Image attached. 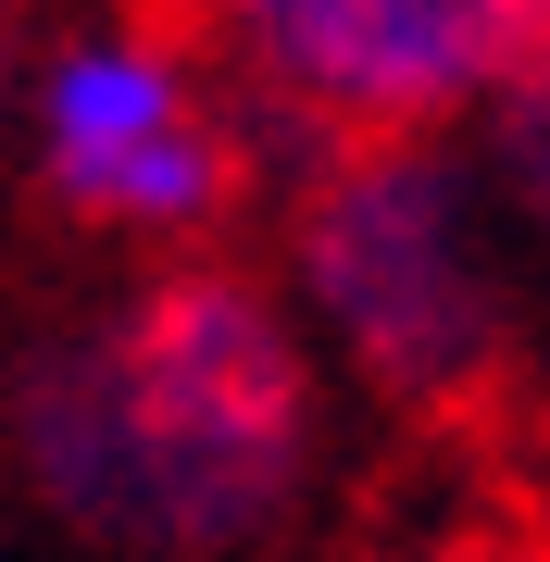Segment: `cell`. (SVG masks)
I'll list each match as a JSON object with an SVG mask.
<instances>
[{"label": "cell", "mask_w": 550, "mask_h": 562, "mask_svg": "<svg viewBox=\"0 0 550 562\" xmlns=\"http://www.w3.org/2000/svg\"><path fill=\"white\" fill-rule=\"evenodd\" d=\"M475 176H489L501 238H526L550 262V38L489 88V113H475Z\"/></svg>", "instance_id": "5"}, {"label": "cell", "mask_w": 550, "mask_h": 562, "mask_svg": "<svg viewBox=\"0 0 550 562\" xmlns=\"http://www.w3.org/2000/svg\"><path fill=\"white\" fill-rule=\"evenodd\" d=\"M188 38L250 125L350 150L463 138L489 88L550 38V0H188Z\"/></svg>", "instance_id": "4"}, {"label": "cell", "mask_w": 550, "mask_h": 562, "mask_svg": "<svg viewBox=\"0 0 550 562\" xmlns=\"http://www.w3.org/2000/svg\"><path fill=\"white\" fill-rule=\"evenodd\" d=\"M338 387L250 262H138L0 362V487L113 562H250L326 487Z\"/></svg>", "instance_id": "1"}, {"label": "cell", "mask_w": 550, "mask_h": 562, "mask_svg": "<svg viewBox=\"0 0 550 562\" xmlns=\"http://www.w3.org/2000/svg\"><path fill=\"white\" fill-rule=\"evenodd\" d=\"M25 50H38V0H0V138H13V88H25Z\"/></svg>", "instance_id": "6"}, {"label": "cell", "mask_w": 550, "mask_h": 562, "mask_svg": "<svg viewBox=\"0 0 550 562\" xmlns=\"http://www.w3.org/2000/svg\"><path fill=\"white\" fill-rule=\"evenodd\" d=\"M263 288L326 387H363L388 413H463L513 350V238L463 138L301 150Z\"/></svg>", "instance_id": "2"}, {"label": "cell", "mask_w": 550, "mask_h": 562, "mask_svg": "<svg viewBox=\"0 0 550 562\" xmlns=\"http://www.w3.org/2000/svg\"><path fill=\"white\" fill-rule=\"evenodd\" d=\"M413 562H501V550H475V538H450V550H413Z\"/></svg>", "instance_id": "7"}, {"label": "cell", "mask_w": 550, "mask_h": 562, "mask_svg": "<svg viewBox=\"0 0 550 562\" xmlns=\"http://www.w3.org/2000/svg\"><path fill=\"white\" fill-rule=\"evenodd\" d=\"M13 150L63 225L188 262L238 225L263 125L238 113V88L201 63L188 25L138 13V0H88V13H38V50L13 88Z\"/></svg>", "instance_id": "3"}]
</instances>
